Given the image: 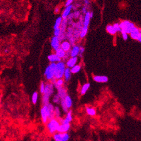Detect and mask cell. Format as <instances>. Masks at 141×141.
<instances>
[{"instance_id": "22", "label": "cell", "mask_w": 141, "mask_h": 141, "mask_svg": "<svg viewBox=\"0 0 141 141\" xmlns=\"http://www.w3.org/2000/svg\"><path fill=\"white\" fill-rule=\"evenodd\" d=\"M74 33V28L73 27H68L66 30V32H65V37L67 39H69L70 37L73 36Z\"/></svg>"}, {"instance_id": "16", "label": "cell", "mask_w": 141, "mask_h": 141, "mask_svg": "<svg viewBox=\"0 0 141 141\" xmlns=\"http://www.w3.org/2000/svg\"><path fill=\"white\" fill-rule=\"evenodd\" d=\"M71 44L69 41H64L61 43V46L60 47L64 50L65 52H67L71 51Z\"/></svg>"}, {"instance_id": "24", "label": "cell", "mask_w": 141, "mask_h": 141, "mask_svg": "<svg viewBox=\"0 0 141 141\" xmlns=\"http://www.w3.org/2000/svg\"><path fill=\"white\" fill-rule=\"evenodd\" d=\"M90 87V84L89 83H87L84 84L83 87H81V89L80 91V94L81 95H84L85 93L87 92V91H88V90L89 89Z\"/></svg>"}, {"instance_id": "42", "label": "cell", "mask_w": 141, "mask_h": 141, "mask_svg": "<svg viewBox=\"0 0 141 141\" xmlns=\"http://www.w3.org/2000/svg\"><path fill=\"white\" fill-rule=\"evenodd\" d=\"M84 50H85V49H84V48L83 47V46H80V52H79V56H80V57H82V55H83V54Z\"/></svg>"}, {"instance_id": "19", "label": "cell", "mask_w": 141, "mask_h": 141, "mask_svg": "<svg viewBox=\"0 0 141 141\" xmlns=\"http://www.w3.org/2000/svg\"><path fill=\"white\" fill-rule=\"evenodd\" d=\"M55 53H56L58 57H60L61 59H64L65 56H66L67 52L60 47V48L57 49V50L55 51Z\"/></svg>"}, {"instance_id": "21", "label": "cell", "mask_w": 141, "mask_h": 141, "mask_svg": "<svg viewBox=\"0 0 141 141\" xmlns=\"http://www.w3.org/2000/svg\"><path fill=\"white\" fill-rule=\"evenodd\" d=\"M90 19H91V17H90V11H87V13L85 14V16H84L83 27L88 28L90 24Z\"/></svg>"}, {"instance_id": "38", "label": "cell", "mask_w": 141, "mask_h": 141, "mask_svg": "<svg viewBox=\"0 0 141 141\" xmlns=\"http://www.w3.org/2000/svg\"><path fill=\"white\" fill-rule=\"evenodd\" d=\"M113 26H114L115 29L116 30L117 32H121L122 29H121V28H120V27L119 24H118V23H115V24L113 25Z\"/></svg>"}, {"instance_id": "37", "label": "cell", "mask_w": 141, "mask_h": 141, "mask_svg": "<svg viewBox=\"0 0 141 141\" xmlns=\"http://www.w3.org/2000/svg\"><path fill=\"white\" fill-rule=\"evenodd\" d=\"M69 42L70 43V44H71V45L72 46H74L75 45V43H76V39H75V37H74V36H72V37H70L69 39Z\"/></svg>"}, {"instance_id": "47", "label": "cell", "mask_w": 141, "mask_h": 141, "mask_svg": "<svg viewBox=\"0 0 141 141\" xmlns=\"http://www.w3.org/2000/svg\"><path fill=\"white\" fill-rule=\"evenodd\" d=\"M93 15H94L93 12H90V17H91V18H92L93 17Z\"/></svg>"}, {"instance_id": "33", "label": "cell", "mask_w": 141, "mask_h": 141, "mask_svg": "<svg viewBox=\"0 0 141 141\" xmlns=\"http://www.w3.org/2000/svg\"><path fill=\"white\" fill-rule=\"evenodd\" d=\"M38 99V93L37 92H34L33 94L32 97V101L33 104H36Z\"/></svg>"}, {"instance_id": "26", "label": "cell", "mask_w": 141, "mask_h": 141, "mask_svg": "<svg viewBox=\"0 0 141 141\" xmlns=\"http://www.w3.org/2000/svg\"><path fill=\"white\" fill-rule=\"evenodd\" d=\"M86 112L87 114L89 115L90 116H95L96 114V111L92 107H87L86 108Z\"/></svg>"}, {"instance_id": "44", "label": "cell", "mask_w": 141, "mask_h": 141, "mask_svg": "<svg viewBox=\"0 0 141 141\" xmlns=\"http://www.w3.org/2000/svg\"><path fill=\"white\" fill-rule=\"evenodd\" d=\"M74 0H67V2H65V6H68L71 5V4H72V3L73 2V1Z\"/></svg>"}, {"instance_id": "41", "label": "cell", "mask_w": 141, "mask_h": 141, "mask_svg": "<svg viewBox=\"0 0 141 141\" xmlns=\"http://www.w3.org/2000/svg\"><path fill=\"white\" fill-rule=\"evenodd\" d=\"M121 33H122V38H123V40H124V41L127 40L128 39V34L127 33L124 32H121Z\"/></svg>"}, {"instance_id": "36", "label": "cell", "mask_w": 141, "mask_h": 141, "mask_svg": "<svg viewBox=\"0 0 141 141\" xmlns=\"http://www.w3.org/2000/svg\"><path fill=\"white\" fill-rule=\"evenodd\" d=\"M81 11H75L73 12V17L75 19L79 18L81 16Z\"/></svg>"}, {"instance_id": "43", "label": "cell", "mask_w": 141, "mask_h": 141, "mask_svg": "<svg viewBox=\"0 0 141 141\" xmlns=\"http://www.w3.org/2000/svg\"><path fill=\"white\" fill-rule=\"evenodd\" d=\"M81 12H82L83 14H85L87 13V6H84L83 8H82L81 10Z\"/></svg>"}, {"instance_id": "6", "label": "cell", "mask_w": 141, "mask_h": 141, "mask_svg": "<svg viewBox=\"0 0 141 141\" xmlns=\"http://www.w3.org/2000/svg\"><path fill=\"white\" fill-rule=\"evenodd\" d=\"M53 139L55 141H68L69 135L67 133H57L53 134Z\"/></svg>"}, {"instance_id": "40", "label": "cell", "mask_w": 141, "mask_h": 141, "mask_svg": "<svg viewBox=\"0 0 141 141\" xmlns=\"http://www.w3.org/2000/svg\"><path fill=\"white\" fill-rule=\"evenodd\" d=\"M45 85L44 83L43 82V81H42L41 83V84H40V92L41 93V94H44V90H45Z\"/></svg>"}, {"instance_id": "5", "label": "cell", "mask_w": 141, "mask_h": 141, "mask_svg": "<svg viewBox=\"0 0 141 141\" xmlns=\"http://www.w3.org/2000/svg\"><path fill=\"white\" fill-rule=\"evenodd\" d=\"M41 115L43 123H47L48 120L50 119V113L47 105H43V107L41 109Z\"/></svg>"}, {"instance_id": "46", "label": "cell", "mask_w": 141, "mask_h": 141, "mask_svg": "<svg viewBox=\"0 0 141 141\" xmlns=\"http://www.w3.org/2000/svg\"><path fill=\"white\" fill-rule=\"evenodd\" d=\"M55 13H59V8H56L55 9Z\"/></svg>"}, {"instance_id": "17", "label": "cell", "mask_w": 141, "mask_h": 141, "mask_svg": "<svg viewBox=\"0 0 141 141\" xmlns=\"http://www.w3.org/2000/svg\"><path fill=\"white\" fill-rule=\"evenodd\" d=\"M72 8H73V5H72L66 7V8L65 9L64 11H63V13H62V19H65V18H67V17L69 15V14H70L71 11L72 9Z\"/></svg>"}, {"instance_id": "20", "label": "cell", "mask_w": 141, "mask_h": 141, "mask_svg": "<svg viewBox=\"0 0 141 141\" xmlns=\"http://www.w3.org/2000/svg\"><path fill=\"white\" fill-rule=\"evenodd\" d=\"M71 75H72V72H71V68H66L65 69L64 75V79L65 81H69V80L71 78Z\"/></svg>"}, {"instance_id": "3", "label": "cell", "mask_w": 141, "mask_h": 141, "mask_svg": "<svg viewBox=\"0 0 141 141\" xmlns=\"http://www.w3.org/2000/svg\"><path fill=\"white\" fill-rule=\"evenodd\" d=\"M56 68V64L55 62H51L47 67L46 68L44 72V76L46 80L51 81L55 78V73Z\"/></svg>"}, {"instance_id": "1", "label": "cell", "mask_w": 141, "mask_h": 141, "mask_svg": "<svg viewBox=\"0 0 141 141\" xmlns=\"http://www.w3.org/2000/svg\"><path fill=\"white\" fill-rule=\"evenodd\" d=\"M60 125V122L59 119L56 118H53L49 119V122L46 124L48 132L51 134H54L56 132H57L58 129Z\"/></svg>"}, {"instance_id": "7", "label": "cell", "mask_w": 141, "mask_h": 141, "mask_svg": "<svg viewBox=\"0 0 141 141\" xmlns=\"http://www.w3.org/2000/svg\"><path fill=\"white\" fill-rule=\"evenodd\" d=\"M54 85L52 82H49L45 85V87L44 92V95L48 96L50 97L52 95H53L54 92Z\"/></svg>"}, {"instance_id": "35", "label": "cell", "mask_w": 141, "mask_h": 141, "mask_svg": "<svg viewBox=\"0 0 141 141\" xmlns=\"http://www.w3.org/2000/svg\"><path fill=\"white\" fill-rule=\"evenodd\" d=\"M60 101H61V99H60V96H59V95H58L57 94L53 96V102L55 103H58L60 102Z\"/></svg>"}, {"instance_id": "45", "label": "cell", "mask_w": 141, "mask_h": 141, "mask_svg": "<svg viewBox=\"0 0 141 141\" xmlns=\"http://www.w3.org/2000/svg\"><path fill=\"white\" fill-rule=\"evenodd\" d=\"M84 6H88L90 5V1L88 0H84Z\"/></svg>"}, {"instance_id": "11", "label": "cell", "mask_w": 141, "mask_h": 141, "mask_svg": "<svg viewBox=\"0 0 141 141\" xmlns=\"http://www.w3.org/2000/svg\"><path fill=\"white\" fill-rule=\"evenodd\" d=\"M56 89L57 90V94L60 96L61 99H64L67 95L66 89L63 86L57 87Z\"/></svg>"}, {"instance_id": "25", "label": "cell", "mask_w": 141, "mask_h": 141, "mask_svg": "<svg viewBox=\"0 0 141 141\" xmlns=\"http://www.w3.org/2000/svg\"><path fill=\"white\" fill-rule=\"evenodd\" d=\"M106 30L111 34H115L117 33V31L115 29L114 26L111 25H108L106 27Z\"/></svg>"}, {"instance_id": "23", "label": "cell", "mask_w": 141, "mask_h": 141, "mask_svg": "<svg viewBox=\"0 0 141 141\" xmlns=\"http://www.w3.org/2000/svg\"><path fill=\"white\" fill-rule=\"evenodd\" d=\"M64 102H65V104H66L67 107V108L68 110H69L71 108V107H72V99L71 98V97L69 96V95H67L66 96H65V98L64 99Z\"/></svg>"}, {"instance_id": "15", "label": "cell", "mask_w": 141, "mask_h": 141, "mask_svg": "<svg viewBox=\"0 0 141 141\" xmlns=\"http://www.w3.org/2000/svg\"><path fill=\"white\" fill-rule=\"evenodd\" d=\"M80 47L78 45L73 46L72 49L70 51L71 57H77V56L79 55Z\"/></svg>"}, {"instance_id": "28", "label": "cell", "mask_w": 141, "mask_h": 141, "mask_svg": "<svg viewBox=\"0 0 141 141\" xmlns=\"http://www.w3.org/2000/svg\"><path fill=\"white\" fill-rule=\"evenodd\" d=\"M81 69V66L80 65H75L73 67L71 68V71L72 73H78Z\"/></svg>"}, {"instance_id": "13", "label": "cell", "mask_w": 141, "mask_h": 141, "mask_svg": "<svg viewBox=\"0 0 141 141\" xmlns=\"http://www.w3.org/2000/svg\"><path fill=\"white\" fill-rule=\"evenodd\" d=\"M71 126L69 123H67V124H60L58 129L57 132L58 133H67L68 131L70 129Z\"/></svg>"}, {"instance_id": "29", "label": "cell", "mask_w": 141, "mask_h": 141, "mask_svg": "<svg viewBox=\"0 0 141 141\" xmlns=\"http://www.w3.org/2000/svg\"><path fill=\"white\" fill-rule=\"evenodd\" d=\"M55 115L57 119L59 120L61 118V112L59 107H55Z\"/></svg>"}, {"instance_id": "48", "label": "cell", "mask_w": 141, "mask_h": 141, "mask_svg": "<svg viewBox=\"0 0 141 141\" xmlns=\"http://www.w3.org/2000/svg\"><path fill=\"white\" fill-rule=\"evenodd\" d=\"M138 41L139 42H140V43H141V34L140 36H139V39H138Z\"/></svg>"}, {"instance_id": "10", "label": "cell", "mask_w": 141, "mask_h": 141, "mask_svg": "<svg viewBox=\"0 0 141 141\" xmlns=\"http://www.w3.org/2000/svg\"><path fill=\"white\" fill-rule=\"evenodd\" d=\"M130 34L131 39L135 40H138L141 35V29H139L137 27H135Z\"/></svg>"}, {"instance_id": "39", "label": "cell", "mask_w": 141, "mask_h": 141, "mask_svg": "<svg viewBox=\"0 0 141 141\" xmlns=\"http://www.w3.org/2000/svg\"><path fill=\"white\" fill-rule=\"evenodd\" d=\"M60 34H61V30H60V28H57V29H55V31H54L55 36L59 37V36H60Z\"/></svg>"}, {"instance_id": "4", "label": "cell", "mask_w": 141, "mask_h": 141, "mask_svg": "<svg viewBox=\"0 0 141 141\" xmlns=\"http://www.w3.org/2000/svg\"><path fill=\"white\" fill-rule=\"evenodd\" d=\"M119 24L122 29L121 32H124L127 33V34H130L134 28L135 27L133 23L127 21V20H124V21H122Z\"/></svg>"}, {"instance_id": "14", "label": "cell", "mask_w": 141, "mask_h": 141, "mask_svg": "<svg viewBox=\"0 0 141 141\" xmlns=\"http://www.w3.org/2000/svg\"><path fill=\"white\" fill-rule=\"evenodd\" d=\"M93 79H94V81L97 83H106L108 81V77L106 76L96 75V76H94Z\"/></svg>"}, {"instance_id": "30", "label": "cell", "mask_w": 141, "mask_h": 141, "mask_svg": "<svg viewBox=\"0 0 141 141\" xmlns=\"http://www.w3.org/2000/svg\"><path fill=\"white\" fill-rule=\"evenodd\" d=\"M49 98L50 97L48 96L44 95H43V98H42V101H43V105H48L49 104Z\"/></svg>"}, {"instance_id": "18", "label": "cell", "mask_w": 141, "mask_h": 141, "mask_svg": "<svg viewBox=\"0 0 141 141\" xmlns=\"http://www.w3.org/2000/svg\"><path fill=\"white\" fill-rule=\"evenodd\" d=\"M48 60L51 62H61V60H62L60 57H58L56 53H55V54L49 55V56H48Z\"/></svg>"}, {"instance_id": "27", "label": "cell", "mask_w": 141, "mask_h": 141, "mask_svg": "<svg viewBox=\"0 0 141 141\" xmlns=\"http://www.w3.org/2000/svg\"><path fill=\"white\" fill-rule=\"evenodd\" d=\"M62 17H59V18H57V20H56V22H55V24L54 27H53V28L54 29H56L57 28H59L60 27L61 24H62Z\"/></svg>"}, {"instance_id": "49", "label": "cell", "mask_w": 141, "mask_h": 141, "mask_svg": "<svg viewBox=\"0 0 141 141\" xmlns=\"http://www.w3.org/2000/svg\"><path fill=\"white\" fill-rule=\"evenodd\" d=\"M5 53H8V49H5Z\"/></svg>"}, {"instance_id": "2", "label": "cell", "mask_w": 141, "mask_h": 141, "mask_svg": "<svg viewBox=\"0 0 141 141\" xmlns=\"http://www.w3.org/2000/svg\"><path fill=\"white\" fill-rule=\"evenodd\" d=\"M65 64L63 62H58L56 64V68L55 73V78L56 79H62L64 78V75L66 69Z\"/></svg>"}, {"instance_id": "34", "label": "cell", "mask_w": 141, "mask_h": 141, "mask_svg": "<svg viewBox=\"0 0 141 141\" xmlns=\"http://www.w3.org/2000/svg\"><path fill=\"white\" fill-rule=\"evenodd\" d=\"M80 30H78V29H74L73 36L75 37V39H76V40H78V39L80 37Z\"/></svg>"}, {"instance_id": "32", "label": "cell", "mask_w": 141, "mask_h": 141, "mask_svg": "<svg viewBox=\"0 0 141 141\" xmlns=\"http://www.w3.org/2000/svg\"><path fill=\"white\" fill-rule=\"evenodd\" d=\"M87 32H88V28L83 27L80 32V38H84L86 36Z\"/></svg>"}, {"instance_id": "9", "label": "cell", "mask_w": 141, "mask_h": 141, "mask_svg": "<svg viewBox=\"0 0 141 141\" xmlns=\"http://www.w3.org/2000/svg\"><path fill=\"white\" fill-rule=\"evenodd\" d=\"M72 120V111L71 110H69L67 113L64 119L60 118L59 119V121L60 122V124H67V123H70V122Z\"/></svg>"}, {"instance_id": "12", "label": "cell", "mask_w": 141, "mask_h": 141, "mask_svg": "<svg viewBox=\"0 0 141 141\" xmlns=\"http://www.w3.org/2000/svg\"><path fill=\"white\" fill-rule=\"evenodd\" d=\"M78 62V57H71L68 59L66 62V66L68 68H71L76 65Z\"/></svg>"}, {"instance_id": "31", "label": "cell", "mask_w": 141, "mask_h": 141, "mask_svg": "<svg viewBox=\"0 0 141 141\" xmlns=\"http://www.w3.org/2000/svg\"><path fill=\"white\" fill-rule=\"evenodd\" d=\"M60 104H61V106H62V110H63L64 113H67L68 111H69V110L68 109L67 107L66 104H65L64 100V99H61Z\"/></svg>"}, {"instance_id": "8", "label": "cell", "mask_w": 141, "mask_h": 141, "mask_svg": "<svg viewBox=\"0 0 141 141\" xmlns=\"http://www.w3.org/2000/svg\"><path fill=\"white\" fill-rule=\"evenodd\" d=\"M51 46L54 50L56 51L57 49L60 48L61 46L60 41L59 40V37L54 36L51 39Z\"/></svg>"}, {"instance_id": "50", "label": "cell", "mask_w": 141, "mask_h": 141, "mask_svg": "<svg viewBox=\"0 0 141 141\" xmlns=\"http://www.w3.org/2000/svg\"></svg>"}]
</instances>
